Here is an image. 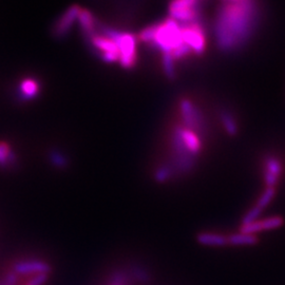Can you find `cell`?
Segmentation results:
<instances>
[{"label":"cell","instance_id":"cell-11","mask_svg":"<svg viewBox=\"0 0 285 285\" xmlns=\"http://www.w3.org/2000/svg\"><path fill=\"white\" fill-rule=\"evenodd\" d=\"M81 7L79 6H71L65 13H63L59 20L55 26V34L57 36H65L68 32L73 28V26L77 21L78 12Z\"/></svg>","mask_w":285,"mask_h":285},{"label":"cell","instance_id":"cell-2","mask_svg":"<svg viewBox=\"0 0 285 285\" xmlns=\"http://www.w3.org/2000/svg\"><path fill=\"white\" fill-rule=\"evenodd\" d=\"M50 272L49 264L42 260L20 259L0 277V285H43Z\"/></svg>","mask_w":285,"mask_h":285},{"label":"cell","instance_id":"cell-21","mask_svg":"<svg viewBox=\"0 0 285 285\" xmlns=\"http://www.w3.org/2000/svg\"><path fill=\"white\" fill-rule=\"evenodd\" d=\"M156 30V22L151 23L145 28H142L138 34V40L146 45H151L154 39V34Z\"/></svg>","mask_w":285,"mask_h":285},{"label":"cell","instance_id":"cell-8","mask_svg":"<svg viewBox=\"0 0 285 285\" xmlns=\"http://www.w3.org/2000/svg\"><path fill=\"white\" fill-rule=\"evenodd\" d=\"M92 46L97 50L103 61L108 63L120 62V50L116 42L106 34H94L89 38Z\"/></svg>","mask_w":285,"mask_h":285},{"label":"cell","instance_id":"cell-7","mask_svg":"<svg viewBox=\"0 0 285 285\" xmlns=\"http://www.w3.org/2000/svg\"><path fill=\"white\" fill-rule=\"evenodd\" d=\"M261 170L264 186L278 188L284 172V164L281 157L274 153H268L264 155Z\"/></svg>","mask_w":285,"mask_h":285},{"label":"cell","instance_id":"cell-1","mask_svg":"<svg viewBox=\"0 0 285 285\" xmlns=\"http://www.w3.org/2000/svg\"><path fill=\"white\" fill-rule=\"evenodd\" d=\"M262 19L260 0L224 2L216 14L213 35L222 53H236L243 50L256 35Z\"/></svg>","mask_w":285,"mask_h":285},{"label":"cell","instance_id":"cell-4","mask_svg":"<svg viewBox=\"0 0 285 285\" xmlns=\"http://www.w3.org/2000/svg\"><path fill=\"white\" fill-rule=\"evenodd\" d=\"M107 36L112 38L120 50V65L125 70H132L137 62V39L130 32L106 29Z\"/></svg>","mask_w":285,"mask_h":285},{"label":"cell","instance_id":"cell-12","mask_svg":"<svg viewBox=\"0 0 285 285\" xmlns=\"http://www.w3.org/2000/svg\"><path fill=\"white\" fill-rule=\"evenodd\" d=\"M197 240L204 246L223 247L228 246V234L220 231H202L197 235Z\"/></svg>","mask_w":285,"mask_h":285},{"label":"cell","instance_id":"cell-16","mask_svg":"<svg viewBox=\"0 0 285 285\" xmlns=\"http://www.w3.org/2000/svg\"><path fill=\"white\" fill-rule=\"evenodd\" d=\"M277 195V188H272V187H265L260 197L257 199L255 205L252 206V208L257 210L260 215L268 207L273 200L275 199Z\"/></svg>","mask_w":285,"mask_h":285},{"label":"cell","instance_id":"cell-13","mask_svg":"<svg viewBox=\"0 0 285 285\" xmlns=\"http://www.w3.org/2000/svg\"><path fill=\"white\" fill-rule=\"evenodd\" d=\"M77 22L81 27L83 33L87 37H92L94 34H97V19L91 11L81 8L78 12Z\"/></svg>","mask_w":285,"mask_h":285},{"label":"cell","instance_id":"cell-3","mask_svg":"<svg viewBox=\"0 0 285 285\" xmlns=\"http://www.w3.org/2000/svg\"><path fill=\"white\" fill-rule=\"evenodd\" d=\"M183 41L181 25L168 17L160 22H156V30L153 42L150 48L163 53H171L180 46Z\"/></svg>","mask_w":285,"mask_h":285},{"label":"cell","instance_id":"cell-5","mask_svg":"<svg viewBox=\"0 0 285 285\" xmlns=\"http://www.w3.org/2000/svg\"><path fill=\"white\" fill-rule=\"evenodd\" d=\"M180 124L204 136L207 133V124L201 109L188 98H181L179 101Z\"/></svg>","mask_w":285,"mask_h":285},{"label":"cell","instance_id":"cell-20","mask_svg":"<svg viewBox=\"0 0 285 285\" xmlns=\"http://www.w3.org/2000/svg\"><path fill=\"white\" fill-rule=\"evenodd\" d=\"M162 67L164 74L170 81L177 78V67L176 60L173 59L171 53H163L162 54Z\"/></svg>","mask_w":285,"mask_h":285},{"label":"cell","instance_id":"cell-9","mask_svg":"<svg viewBox=\"0 0 285 285\" xmlns=\"http://www.w3.org/2000/svg\"><path fill=\"white\" fill-rule=\"evenodd\" d=\"M283 219L278 216H273L264 218L262 220H257L252 223L241 225L240 231L249 234H256L259 231H266V230H274L281 227L283 224Z\"/></svg>","mask_w":285,"mask_h":285},{"label":"cell","instance_id":"cell-17","mask_svg":"<svg viewBox=\"0 0 285 285\" xmlns=\"http://www.w3.org/2000/svg\"><path fill=\"white\" fill-rule=\"evenodd\" d=\"M39 90H40V86L38 82L32 77L25 78L19 86L20 94L25 100H33L38 95Z\"/></svg>","mask_w":285,"mask_h":285},{"label":"cell","instance_id":"cell-6","mask_svg":"<svg viewBox=\"0 0 285 285\" xmlns=\"http://www.w3.org/2000/svg\"><path fill=\"white\" fill-rule=\"evenodd\" d=\"M181 32L184 43H186L195 55L202 56L207 46V38L202 21L181 25Z\"/></svg>","mask_w":285,"mask_h":285},{"label":"cell","instance_id":"cell-23","mask_svg":"<svg viewBox=\"0 0 285 285\" xmlns=\"http://www.w3.org/2000/svg\"><path fill=\"white\" fill-rule=\"evenodd\" d=\"M224 2H234V0H224Z\"/></svg>","mask_w":285,"mask_h":285},{"label":"cell","instance_id":"cell-14","mask_svg":"<svg viewBox=\"0 0 285 285\" xmlns=\"http://www.w3.org/2000/svg\"><path fill=\"white\" fill-rule=\"evenodd\" d=\"M219 115H220L221 125L223 127L226 134L229 136H235L238 132H239V125H238V121L234 114L230 110L226 108H222L220 110Z\"/></svg>","mask_w":285,"mask_h":285},{"label":"cell","instance_id":"cell-18","mask_svg":"<svg viewBox=\"0 0 285 285\" xmlns=\"http://www.w3.org/2000/svg\"><path fill=\"white\" fill-rule=\"evenodd\" d=\"M200 6V0H171L168 7L169 17L177 15L179 13L192 10Z\"/></svg>","mask_w":285,"mask_h":285},{"label":"cell","instance_id":"cell-15","mask_svg":"<svg viewBox=\"0 0 285 285\" xmlns=\"http://www.w3.org/2000/svg\"><path fill=\"white\" fill-rule=\"evenodd\" d=\"M259 242L257 234L235 232L228 234V246H252Z\"/></svg>","mask_w":285,"mask_h":285},{"label":"cell","instance_id":"cell-10","mask_svg":"<svg viewBox=\"0 0 285 285\" xmlns=\"http://www.w3.org/2000/svg\"><path fill=\"white\" fill-rule=\"evenodd\" d=\"M103 285H133L137 284L130 267H117L112 269L105 278Z\"/></svg>","mask_w":285,"mask_h":285},{"label":"cell","instance_id":"cell-19","mask_svg":"<svg viewBox=\"0 0 285 285\" xmlns=\"http://www.w3.org/2000/svg\"><path fill=\"white\" fill-rule=\"evenodd\" d=\"M16 164L15 153L7 141H0V168L8 169Z\"/></svg>","mask_w":285,"mask_h":285},{"label":"cell","instance_id":"cell-22","mask_svg":"<svg viewBox=\"0 0 285 285\" xmlns=\"http://www.w3.org/2000/svg\"><path fill=\"white\" fill-rule=\"evenodd\" d=\"M171 55H172L173 59L176 60V62H177V61L185 60L188 57H190L192 55H195V54L186 43H182L180 46L177 48V49H174L171 52Z\"/></svg>","mask_w":285,"mask_h":285}]
</instances>
